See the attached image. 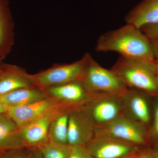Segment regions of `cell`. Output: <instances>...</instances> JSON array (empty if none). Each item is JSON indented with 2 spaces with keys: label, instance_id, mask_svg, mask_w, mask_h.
<instances>
[{
  "label": "cell",
  "instance_id": "1",
  "mask_svg": "<svg viewBox=\"0 0 158 158\" xmlns=\"http://www.w3.org/2000/svg\"><path fill=\"white\" fill-rule=\"evenodd\" d=\"M95 50L99 52H115L120 56L135 59L155 66L151 40L135 26L127 23L100 36Z\"/></svg>",
  "mask_w": 158,
  "mask_h": 158
},
{
  "label": "cell",
  "instance_id": "2",
  "mask_svg": "<svg viewBox=\"0 0 158 158\" xmlns=\"http://www.w3.org/2000/svg\"><path fill=\"white\" fill-rule=\"evenodd\" d=\"M87 59L81 82L91 95L106 94L113 96L124 95L127 87L113 71L99 65L90 54Z\"/></svg>",
  "mask_w": 158,
  "mask_h": 158
},
{
  "label": "cell",
  "instance_id": "3",
  "mask_svg": "<svg viewBox=\"0 0 158 158\" xmlns=\"http://www.w3.org/2000/svg\"><path fill=\"white\" fill-rule=\"evenodd\" d=\"M112 70L127 87L152 94H158V76L155 66L120 56Z\"/></svg>",
  "mask_w": 158,
  "mask_h": 158
},
{
  "label": "cell",
  "instance_id": "4",
  "mask_svg": "<svg viewBox=\"0 0 158 158\" xmlns=\"http://www.w3.org/2000/svg\"><path fill=\"white\" fill-rule=\"evenodd\" d=\"M87 56L70 64H56L35 74H30L36 87L42 89L80 81L86 64Z\"/></svg>",
  "mask_w": 158,
  "mask_h": 158
},
{
  "label": "cell",
  "instance_id": "5",
  "mask_svg": "<svg viewBox=\"0 0 158 158\" xmlns=\"http://www.w3.org/2000/svg\"><path fill=\"white\" fill-rule=\"evenodd\" d=\"M62 106L55 108L20 128L25 146L29 149H38L49 142L48 133L52 121L63 111Z\"/></svg>",
  "mask_w": 158,
  "mask_h": 158
},
{
  "label": "cell",
  "instance_id": "6",
  "mask_svg": "<svg viewBox=\"0 0 158 158\" xmlns=\"http://www.w3.org/2000/svg\"><path fill=\"white\" fill-rule=\"evenodd\" d=\"M103 125L98 137L113 138L134 145L144 144L146 141L141 127L125 117L118 116Z\"/></svg>",
  "mask_w": 158,
  "mask_h": 158
},
{
  "label": "cell",
  "instance_id": "7",
  "mask_svg": "<svg viewBox=\"0 0 158 158\" xmlns=\"http://www.w3.org/2000/svg\"><path fill=\"white\" fill-rule=\"evenodd\" d=\"M95 130L88 111L75 110L69 113L68 144L85 146L94 139Z\"/></svg>",
  "mask_w": 158,
  "mask_h": 158
},
{
  "label": "cell",
  "instance_id": "8",
  "mask_svg": "<svg viewBox=\"0 0 158 158\" xmlns=\"http://www.w3.org/2000/svg\"><path fill=\"white\" fill-rule=\"evenodd\" d=\"M62 106L63 105L55 99L48 97L30 104L8 107L6 113L18 126L21 128L51 110Z\"/></svg>",
  "mask_w": 158,
  "mask_h": 158
},
{
  "label": "cell",
  "instance_id": "9",
  "mask_svg": "<svg viewBox=\"0 0 158 158\" xmlns=\"http://www.w3.org/2000/svg\"><path fill=\"white\" fill-rule=\"evenodd\" d=\"M94 158H121L135 152L134 144L106 137H97L85 145Z\"/></svg>",
  "mask_w": 158,
  "mask_h": 158
},
{
  "label": "cell",
  "instance_id": "10",
  "mask_svg": "<svg viewBox=\"0 0 158 158\" xmlns=\"http://www.w3.org/2000/svg\"><path fill=\"white\" fill-rule=\"evenodd\" d=\"M50 97L61 105H78L87 100L91 94L88 93L80 81L43 89Z\"/></svg>",
  "mask_w": 158,
  "mask_h": 158
},
{
  "label": "cell",
  "instance_id": "11",
  "mask_svg": "<svg viewBox=\"0 0 158 158\" xmlns=\"http://www.w3.org/2000/svg\"><path fill=\"white\" fill-rule=\"evenodd\" d=\"M127 23L139 29L158 24V0H143L126 17Z\"/></svg>",
  "mask_w": 158,
  "mask_h": 158
},
{
  "label": "cell",
  "instance_id": "12",
  "mask_svg": "<svg viewBox=\"0 0 158 158\" xmlns=\"http://www.w3.org/2000/svg\"><path fill=\"white\" fill-rule=\"evenodd\" d=\"M36 87L30 74L15 66L0 71V96L20 88Z\"/></svg>",
  "mask_w": 158,
  "mask_h": 158
},
{
  "label": "cell",
  "instance_id": "13",
  "mask_svg": "<svg viewBox=\"0 0 158 158\" xmlns=\"http://www.w3.org/2000/svg\"><path fill=\"white\" fill-rule=\"evenodd\" d=\"M26 148L20 128L6 113H0V150Z\"/></svg>",
  "mask_w": 158,
  "mask_h": 158
},
{
  "label": "cell",
  "instance_id": "14",
  "mask_svg": "<svg viewBox=\"0 0 158 158\" xmlns=\"http://www.w3.org/2000/svg\"><path fill=\"white\" fill-rule=\"evenodd\" d=\"M48 97L44 90L33 87L13 90L0 96V100L8 108L30 104Z\"/></svg>",
  "mask_w": 158,
  "mask_h": 158
},
{
  "label": "cell",
  "instance_id": "15",
  "mask_svg": "<svg viewBox=\"0 0 158 158\" xmlns=\"http://www.w3.org/2000/svg\"><path fill=\"white\" fill-rule=\"evenodd\" d=\"M120 110V106L116 101L104 99L94 104L88 113L93 122L105 124L119 116Z\"/></svg>",
  "mask_w": 158,
  "mask_h": 158
},
{
  "label": "cell",
  "instance_id": "16",
  "mask_svg": "<svg viewBox=\"0 0 158 158\" xmlns=\"http://www.w3.org/2000/svg\"><path fill=\"white\" fill-rule=\"evenodd\" d=\"M69 113L64 111L52 121L48 133L49 142L68 144Z\"/></svg>",
  "mask_w": 158,
  "mask_h": 158
},
{
  "label": "cell",
  "instance_id": "17",
  "mask_svg": "<svg viewBox=\"0 0 158 158\" xmlns=\"http://www.w3.org/2000/svg\"><path fill=\"white\" fill-rule=\"evenodd\" d=\"M126 94L130 98L128 107L133 116L141 122L147 123L150 120L148 105L144 98L141 94L133 92H127Z\"/></svg>",
  "mask_w": 158,
  "mask_h": 158
},
{
  "label": "cell",
  "instance_id": "18",
  "mask_svg": "<svg viewBox=\"0 0 158 158\" xmlns=\"http://www.w3.org/2000/svg\"><path fill=\"white\" fill-rule=\"evenodd\" d=\"M71 146L48 142L38 148L43 158H69Z\"/></svg>",
  "mask_w": 158,
  "mask_h": 158
},
{
  "label": "cell",
  "instance_id": "19",
  "mask_svg": "<svg viewBox=\"0 0 158 158\" xmlns=\"http://www.w3.org/2000/svg\"><path fill=\"white\" fill-rule=\"evenodd\" d=\"M8 28L4 9L0 3V54L7 51L8 42Z\"/></svg>",
  "mask_w": 158,
  "mask_h": 158
},
{
  "label": "cell",
  "instance_id": "20",
  "mask_svg": "<svg viewBox=\"0 0 158 158\" xmlns=\"http://www.w3.org/2000/svg\"><path fill=\"white\" fill-rule=\"evenodd\" d=\"M29 151L27 148L4 150L0 153V158H27Z\"/></svg>",
  "mask_w": 158,
  "mask_h": 158
},
{
  "label": "cell",
  "instance_id": "21",
  "mask_svg": "<svg viewBox=\"0 0 158 158\" xmlns=\"http://www.w3.org/2000/svg\"><path fill=\"white\" fill-rule=\"evenodd\" d=\"M69 158H94L85 146H71Z\"/></svg>",
  "mask_w": 158,
  "mask_h": 158
},
{
  "label": "cell",
  "instance_id": "22",
  "mask_svg": "<svg viewBox=\"0 0 158 158\" xmlns=\"http://www.w3.org/2000/svg\"><path fill=\"white\" fill-rule=\"evenodd\" d=\"M140 30L150 40L158 39V24L145 26Z\"/></svg>",
  "mask_w": 158,
  "mask_h": 158
},
{
  "label": "cell",
  "instance_id": "23",
  "mask_svg": "<svg viewBox=\"0 0 158 158\" xmlns=\"http://www.w3.org/2000/svg\"><path fill=\"white\" fill-rule=\"evenodd\" d=\"M154 121L152 131L153 135L158 138V101L155 106L154 112Z\"/></svg>",
  "mask_w": 158,
  "mask_h": 158
},
{
  "label": "cell",
  "instance_id": "24",
  "mask_svg": "<svg viewBox=\"0 0 158 158\" xmlns=\"http://www.w3.org/2000/svg\"><path fill=\"white\" fill-rule=\"evenodd\" d=\"M151 42L154 56L156 60H158V39L151 40Z\"/></svg>",
  "mask_w": 158,
  "mask_h": 158
},
{
  "label": "cell",
  "instance_id": "25",
  "mask_svg": "<svg viewBox=\"0 0 158 158\" xmlns=\"http://www.w3.org/2000/svg\"><path fill=\"white\" fill-rule=\"evenodd\" d=\"M135 158H158V155L154 153L145 152L135 156Z\"/></svg>",
  "mask_w": 158,
  "mask_h": 158
},
{
  "label": "cell",
  "instance_id": "26",
  "mask_svg": "<svg viewBox=\"0 0 158 158\" xmlns=\"http://www.w3.org/2000/svg\"><path fill=\"white\" fill-rule=\"evenodd\" d=\"M27 158H43L38 149H30Z\"/></svg>",
  "mask_w": 158,
  "mask_h": 158
},
{
  "label": "cell",
  "instance_id": "27",
  "mask_svg": "<svg viewBox=\"0 0 158 158\" xmlns=\"http://www.w3.org/2000/svg\"><path fill=\"white\" fill-rule=\"evenodd\" d=\"M8 107L4 104L0 100V113H5L7 112Z\"/></svg>",
  "mask_w": 158,
  "mask_h": 158
},
{
  "label": "cell",
  "instance_id": "28",
  "mask_svg": "<svg viewBox=\"0 0 158 158\" xmlns=\"http://www.w3.org/2000/svg\"><path fill=\"white\" fill-rule=\"evenodd\" d=\"M155 69L156 73L157 74L158 76V60H156L155 64Z\"/></svg>",
  "mask_w": 158,
  "mask_h": 158
},
{
  "label": "cell",
  "instance_id": "29",
  "mask_svg": "<svg viewBox=\"0 0 158 158\" xmlns=\"http://www.w3.org/2000/svg\"><path fill=\"white\" fill-rule=\"evenodd\" d=\"M121 158H135V156H128L124 157Z\"/></svg>",
  "mask_w": 158,
  "mask_h": 158
},
{
  "label": "cell",
  "instance_id": "30",
  "mask_svg": "<svg viewBox=\"0 0 158 158\" xmlns=\"http://www.w3.org/2000/svg\"><path fill=\"white\" fill-rule=\"evenodd\" d=\"M2 151V150H0V153Z\"/></svg>",
  "mask_w": 158,
  "mask_h": 158
}]
</instances>
